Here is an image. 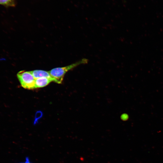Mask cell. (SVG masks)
I'll return each mask as SVG.
<instances>
[{"mask_svg":"<svg viewBox=\"0 0 163 163\" xmlns=\"http://www.w3.org/2000/svg\"><path fill=\"white\" fill-rule=\"evenodd\" d=\"M88 62V60L87 59H83L67 66L53 69L49 71V72L53 78L54 82L58 84H61L63 81L65 75L68 71L80 65L87 64Z\"/></svg>","mask_w":163,"mask_h":163,"instance_id":"1","label":"cell"},{"mask_svg":"<svg viewBox=\"0 0 163 163\" xmlns=\"http://www.w3.org/2000/svg\"><path fill=\"white\" fill-rule=\"evenodd\" d=\"M21 85L24 88L27 89H35V78L30 71L24 70L18 72L17 75Z\"/></svg>","mask_w":163,"mask_h":163,"instance_id":"2","label":"cell"},{"mask_svg":"<svg viewBox=\"0 0 163 163\" xmlns=\"http://www.w3.org/2000/svg\"><path fill=\"white\" fill-rule=\"evenodd\" d=\"M35 79L41 77H46L54 80L50 74L49 71L41 70H35L30 71Z\"/></svg>","mask_w":163,"mask_h":163,"instance_id":"3","label":"cell"},{"mask_svg":"<svg viewBox=\"0 0 163 163\" xmlns=\"http://www.w3.org/2000/svg\"><path fill=\"white\" fill-rule=\"evenodd\" d=\"M53 80L46 77L39 78L35 79V88L44 87L48 85Z\"/></svg>","mask_w":163,"mask_h":163,"instance_id":"4","label":"cell"},{"mask_svg":"<svg viewBox=\"0 0 163 163\" xmlns=\"http://www.w3.org/2000/svg\"><path fill=\"white\" fill-rule=\"evenodd\" d=\"M13 0H0V4L7 6H11Z\"/></svg>","mask_w":163,"mask_h":163,"instance_id":"5","label":"cell"}]
</instances>
